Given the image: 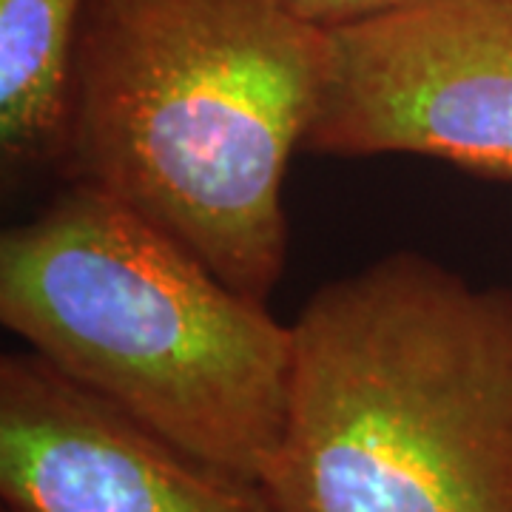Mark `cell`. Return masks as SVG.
I'll return each mask as SVG.
<instances>
[{"mask_svg": "<svg viewBox=\"0 0 512 512\" xmlns=\"http://www.w3.org/2000/svg\"><path fill=\"white\" fill-rule=\"evenodd\" d=\"M328 69L330 29L285 0H89L57 168L268 305Z\"/></svg>", "mask_w": 512, "mask_h": 512, "instance_id": "cell-1", "label": "cell"}, {"mask_svg": "<svg viewBox=\"0 0 512 512\" xmlns=\"http://www.w3.org/2000/svg\"><path fill=\"white\" fill-rule=\"evenodd\" d=\"M291 328L276 512H512V288L393 251Z\"/></svg>", "mask_w": 512, "mask_h": 512, "instance_id": "cell-2", "label": "cell"}, {"mask_svg": "<svg viewBox=\"0 0 512 512\" xmlns=\"http://www.w3.org/2000/svg\"><path fill=\"white\" fill-rule=\"evenodd\" d=\"M0 322L165 439L265 481L288 427L293 328L92 185L0 237Z\"/></svg>", "mask_w": 512, "mask_h": 512, "instance_id": "cell-3", "label": "cell"}, {"mask_svg": "<svg viewBox=\"0 0 512 512\" xmlns=\"http://www.w3.org/2000/svg\"><path fill=\"white\" fill-rule=\"evenodd\" d=\"M305 148L419 154L512 183V0H410L330 29Z\"/></svg>", "mask_w": 512, "mask_h": 512, "instance_id": "cell-4", "label": "cell"}, {"mask_svg": "<svg viewBox=\"0 0 512 512\" xmlns=\"http://www.w3.org/2000/svg\"><path fill=\"white\" fill-rule=\"evenodd\" d=\"M0 498L12 512H276L259 481L165 439L32 350L0 356Z\"/></svg>", "mask_w": 512, "mask_h": 512, "instance_id": "cell-5", "label": "cell"}, {"mask_svg": "<svg viewBox=\"0 0 512 512\" xmlns=\"http://www.w3.org/2000/svg\"><path fill=\"white\" fill-rule=\"evenodd\" d=\"M89 0H0V163L6 177L57 165L74 46Z\"/></svg>", "mask_w": 512, "mask_h": 512, "instance_id": "cell-6", "label": "cell"}, {"mask_svg": "<svg viewBox=\"0 0 512 512\" xmlns=\"http://www.w3.org/2000/svg\"><path fill=\"white\" fill-rule=\"evenodd\" d=\"M285 3L293 6L302 18L313 20L325 29H339L399 9L410 0H285Z\"/></svg>", "mask_w": 512, "mask_h": 512, "instance_id": "cell-7", "label": "cell"}, {"mask_svg": "<svg viewBox=\"0 0 512 512\" xmlns=\"http://www.w3.org/2000/svg\"><path fill=\"white\" fill-rule=\"evenodd\" d=\"M3 512H12V510H6V507H3Z\"/></svg>", "mask_w": 512, "mask_h": 512, "instance_id": "cell-8", "label": "cell"}]
</instances>
